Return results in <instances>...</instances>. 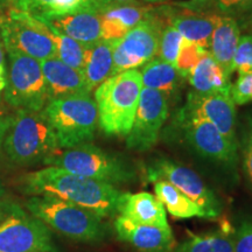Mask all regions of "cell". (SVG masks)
Listing matches in <instances>:
<instances>
[{"mask_svg": "<svg viewBox=\"0 0 252 252\" xmlns=\"http://www.w3.org/2000/svg\"><path fill=\"white\" fill-rule=\"evenodd\" d=\"M21 188L32 196L52 195L62 198L86 208L102 219L118 214V202L122 195L115 186L52 166L21 176Z\"/></svg>", "mask_w": 252, "mask_h": 252, "instance_id": "cell-1", "label": "cell"}, {"mask_svg": "<svg viewBox=\"0 0 252 252\" xmlns=\"http://www.w3.org/2000/svg\"><path fill=\"white\" fill-rule=\"evenodd\" d=\"M141 74L131 69L112 75L94 91L98 124L104 133L126 137L130 132L143 90Z\"/></svg>", "mask_w": 252, "mask_h": 252, "instance_id": "cell-2", "label": "cell"}, {"mask_svg": "<svg viewBox=\"0 0 252 252\" xmlns=\"http://www.w3.org/2000/svg\"><path fill=\"white\" fill-rule=\"evenodd\" d=\"M2 150L9 161L28 166L43 162L60 150L58 138L43 110H18L12 116Z\"/></svg>", "mask_w": 252, "mask_h": 252, "instance_id": "cell-3", "label": "cell"}, {"mask_svg": "<svg viewBox=\"0 0 252 252\" xmlns=\"http://www.w3.org/2000/svg\"><path fill=\"white\" fill-rule=\"evenodd\" d=\"M43 163L112 186L126 184L135 178L133 167L125 159L89 143L71 149H60Z\"/></svg>", "mask_w": 252, "mask_h": 252, "instance_id": "cell-4", "label": "cell"}, {"mask_svg": "<svg viewBox=\"0 0 252 252\" xmlns=\"http://www.w3.org/2000/svg\"><path fill=\"white\" fill-rule=\"evenodd\" d=\"M26 208L48 228L75 241H98L104 236L103 219L90 210L52 195H34Z\"/></svg>", "mask_w": 252, "mask_h": 252, "instance_id": "cell-5", "label": "cell"}, {"mask_svg": "<svg viewBox=\"0 0 252 252\" xmlns=\"http://www.w3.org/2000/svg\"><path fill=\"white\" fill-rule=\"evenodd\" d=\"M43 112L55 132L60 149H71L94 139L98 124V110L90 94L49 100Z\"/></svg>", "mask_w": 252, "mask_h": 252, "instance_id": "cell-6", "label": "cell"}, {"mask_svg": "<svg viewBox=\"0 0 252 252\" xmlns=\"http://www.w3.org/2000/svg\"><path fill=\"white\" fill-rule=\"evenodd\" d=\"M5 49L9 63L5 100L17 110H43L48 96L40 61L15 49Z\"/></svg>", "mask_w": 252, "mask_h": 252, "instance_id": "cell-7", "label": "cell"}, {"mask_svg": "<svg viewBox=\"0 0 252 252\" xmlns=\"http://www.w3.org/2000/svg\"><path fill=\"white\" fill-rule=\"evenodd\" d=\"M0 252H58L50 229L17 206L0 210Z\"/></svg>", "mask_w": 252, "mask_h": 252, "instance_id": "cell-8", "label": "cell"}, {"mask_svg": "<svg viewBox=\"0 0 252 252\" xmlns=\"http://www.w3.org/2000/svg\"><path fill=\"white\" fill-rule=\"evenodd\" d=\"M0 34L5 48L15 49L37 61L56 58L52 32L26 12L12 8L0 17Z\"/></svg>", "mask_w": 252, "mask_h": 252, "instance_id": "cell-9", "label": "cell"}, {"mask_svg": "<svg viewBox=\"0 0 252 252\" xmlns=\"http://www.w3.org/2000/svg\"><path fill=\"white\" fill-rule=\"evenodd\" d=\"M161 32V24L156 18H147L128 31L123 39L112 41V75L152 61L158 54Z\"/></svg>", "mask_w": 252, "mask_h": 252, "instance_id": "cell-10", "label": "cell"}, {"mask_svg": "<svg viewBox=\"0 0 252 252\" xmlns=\"http://www.w3.org/2000/svg\"><path fill=\"white\" fill-rule=\"evenodd\" d=\"M147 176L152 182L165 180L174 186L202 208L207 219H216L220 216V204L216 195L193 169L171 160L158 159L149 166Z\"/></svg>", "mask_w": 252, "mask_h": 252, "instance_id": "cell-11", "label": "cell"}, {"mask_svg": "<svg viewBox=\"0 0 252 252\" xmlns=\"http://www.w3.org/2000/svg\"><path fill=\"white\" fill-rule=\"evenodd\" d=\"M168 116V102L165 94L143 88L133 124L126 135V146L132 151L145 152L157 144L161 127Z\"/></svg>", "mask_w": 252, "mask_h": 252, "instance_id": "cell-12", "label": "cell"}, {"mask_svg": "<svg viewBox=\"0 0 252 252\" xmlns=\"http://www.w3.org/2000/svg\"><path fill=\"white\" fill-rule=\"evenodd\" d=\"M185 140L204 159L220 165L234 166L237 162V141L224 137L210 123L202 119L179 117Z\"/></svg>", "mask_w": 252, "mask_h": 252, "instance_id": "cell-13", "label": "cell"}, {"mask_svg": "<svg viewBox=\"0 0 252 252\" xmlns=\"http://www.w3.org/2000/svg\"><path fill=\"white\" fill-rule=\"evenodd\" d=\"M179 117L202 119L213 124L228 139L236 141V104L230 93L197 94L193 91L188 94Z\"/></svg>", "mask_w": 252, "mask_h": 252, "instance_id": "cell-14", "label": "cell"}, {"mask_svg": "<svg viewBox=\"0 0 252 252\" xmlns=\"http://www.w3.org/2000/svg\"><path fill=\"white\" fill-rule=\"evenodd\" d=\"M118 238L138 252H173L175 239L171 226L138 224L118 216L115 220Z\"/></svg>", "mask_w": 252, "mask_h": 252, "instance_id": "cell-15", "label": "cell"}, {"mask_svg": "<svg viewBox=\"0 0 252 252\" xmlns=\"http://www.w3.org/2000/svg\"><path fill=\"white\" fill-rule=\"evenodd\" d=\"M39 20L50 30L71 37L83 45H94L102 40V26L98 12L80 11L75 13L40 18Z\"/></svg>", "mask_w": 252, "mask_h": 252, "instance_id": "cell-16", "label": "cell"}, {"mask_svg": "<svg viewBox=\"0 0 252 252\" xmlns=\"http://www.w3.org/2000/svg\"><path fill=\"white\" fill-rule=\"evenodd\" d=\"M40 63L45 77L48 102L75 94H90L81 70L69 67L58 58L43 60Z\"/></svg>", "mask_w": 252, "mask_h": 252, "instance_id": "cell-17", "label": "cell"}, {"mask_svg": "<svg viewBox=\"0 0 252 252\" xmlns=\"http://www.w3.org/2000/svg\"><path fill=\"white\" fill-rule=\"evenodd\" d=\"M118 214L138 224L168 226L165 207L156 195L147 191L122 193L118 202Z\"/></svg>", "mask_w": 252, "mask_h": 252, "instance_id": "cell-18", "label": "cell"}, {"mask_svg": "<svg viewBox=\"0 0 252 252\" xmlns=\"http://www.w3.org/2000/svg\"><path fill=\"white\" fill-rule=\"evenodd\" d=\"M241 36V28L236 19L220 14L213 32L209 52L228 76L234 72V58Z\"/></svg>", "mask_w": 252, "mask_h": 252, "instance_id": "cell-19", "label": "cell"}, {"mask_svg": "<svg viewBox=\"0 0 252 252\" xmlns=\"http://www.w3.org/2000/svg\"><path fill=\"white\" fill-rule=\"evenodd\" d=\"M220 13H197L185 12L172 18L171 24L180 32L185 40L196 43L201 48L209 50L213 32L215 30Z\"/></svg>", "mask_w": 252, "mask_h": 252, "instance_id": "cell-20", "label": "cell"}, {"mask_svg": "<svg viewBox=\"0 0 252 252\" xmlns=\"http://www.w3.org/2000/svg\"><path fill=\"white\" fill-rule=\"evenodd\" d=\"M187 78L197 94L230 93L231 90L230 76L220 68L209 50L204 52L203 56Z\"/></svg>", "mask_w": 252, "mask_h": 252, "instance_id": "cell-21", "label": "cell"}, {"mask_svg": "<svg viewBox=\"0 0 252 252\" xmlns=\"http://www.w3.org/2000/svg\"><path fill=\"white\" fill-rule=\"evenodd\" d=\"M112 71L113 56L111 41L99 40L98 42L88 46L86 63L82 72L89 93H93L103 82L111 77Z\"/></svg>", "mask_w": 252, "mask_h": 252, "instance_id": "cell-22", "label": "cell"}, {"mask_svg": "<svg viewBox=\"0 0 252 252\" xmlns=\"http://www.w3.org/2000/svg\"><path fill=\"white\" fill-rule=\"evenodd\" d=\"M7 2L37 19L80 11L97 12L91 0H7Z\"/></svg>", "mask_w": 252, "mask_h": 252, "instance_id": "cell-23", "label": "cell"}, {"mask_svg": "<svg viewBox=\"0 0 252 252\" xmlns=\"http://www.w3.org/2000/svg\"><path fill=\"white\" fill-rule=\"evenodd\" d=\"M156 196L174 219L187 220L193 217L207 219L206 213L193 200L186 196L178 188L165 180L154 182Z\"/></svg>", "mask_w": 252, "mask_h": 252, "instance_id": "cell-24", "label": "cell"}, {"mask_svg": "<svg viewBox=\"0 0 252 252\" xmlns=\"http://www.w3.org/2000/svg\"><path fill=\"white\" fill-rule=\"evenodd\" d=\"M140 74L144 88L159 91L166 97L172 94L180 86L181 75L174 65L161 59H153L146 63Z\"/></svg>", "mask_w": 252, "mask_h": 252, "instance_id": "cell-25", "label": "cell"}, {"mask_svg": "<svg viewBox=\"0 0 252 252\" xmlns=\"http://www.w3.org/2000/svg\"><path fill=\"white\" fill-rule=\"evenodd\" d=\"M175 252H235L234 232L228 230L203 235L189 232L187 239L176 248Z\"/></svg>", "mask_w": 252, "mask_h": 252, "instance_id": "cell-26", "label": "cell"}, {"mask_svg": "<svg viewBox=\"0 0 252 252\" xmlns=\"http://www.w3.org/2000/svg\"><path fill=\"white\" fill-rule=\"evenodd\" d=\"M150 11L151 7H147V6H139L127 2V4L109 6L98 13L100 18L112 21L127 33L141 21L149 18Z\"/></svg>", "mask_w": 252, "mask_h": 252, "instance_id": "cell-27", "label": "cell"}, {"mask_svg": "<svg viewBox=\"0 0 252 252\" xmlns=\"http://www.w3.org/2000/svg\"><path fill=\"white\" fill-rule=\"evenodd\" d=\"M50 32H52V37L55 42L56 58L68 64L69 67L83 71L88 46L71 39V37L60 34L54 30H50Z\"/></svg>", "mask_w": 252, "mask_h": 252, "instance_id": "cell-28", "label": "cell"}, {"mask_svg": "<svg viewBox=\"0 0 252 252\" xmlns=\"http://www.w3.org/2000/svg\"><path fill=\"white\" fill-rule=\"evenodd\" d=\"M184 41V36L181 35L180 32L176 30L172 24L162 28L157 54L159 56L158 59H161L162 61L174 65Z\"/></svg>", "mask_w": 252, "mask_h": 252, "instance_id": "cell-29", "label": "cell"}, {"mask_svg": "<svg viewBox=\"0 0 252 252\" xmlns=\"http://www.w3.org/2000/svg\"><path fill=\"white\" fill-rule=\"evenodd\" d=\"M206 49L201 48L196 43L185 40L179 53L174 67L178 70L181 77H188L191 70L195 68L201 58H202Z\"/></svg>", "mask_w": 252, "mask_h": 252, "instance_id": "cell-30", "label": "cell"}, {"mask_svg": "<svg viewBox=\"0 0 252 252\" xmlns=\"http://www.w3.org/2000/svg\"><path fill=\"white\" fill-rule=\"evenodd\" d=\"M234 71L238 75L252 71V34H245L239 39L234 58Z\"/></svg>", "mask_w": 252, "mask_h": 252, "instance_id": "cell-31", "label": "cell"}, {"mask_svg": "<svg viewBox=\"0 0 252 252\" xmlns=\"http://www.w3.org/2000/svg\"><path fill=\"white\" fill-rule=\"evenodd\" d=\"M235 252H252V215L242 217L234 231Z\"/></svg>", "mask_w": 252, "mask_h": 252, "instance_id": "cell-32", "label": "cell"}, {"mask_svg": "<svg viewBox=\"0 0 252 252\" xmlns=\"http://www.w3.org/2000/svg\"><path fill=\"white\" fill-rule=\"evenodd\" d=\"M230 94L236 105H245L252 102V71L238 75L236 83L231 86Z\"/></svg>", "mask_w": 252, "mask_h": 252, "instance_id": "cell-33", "label": "cell"}, {"mask_svg": "<svg viewBox=\"0 0 252 252\" xmlns=\"http://www.w3.org/2000/svg\"><path fill=\"white\" fill-rule=\"evenodd\" d=\"M217 13L223 15H241L252 12V0H213Z\"/></svg>", "mask_w": 252, "mask_h": 252, "instance_id": "cell-34", "label": "cell"}, {"mask_svg": "<svg viewBox=\"0 0 252 252\" xmlns=\"http://www.w3.org/2000/svg\"><path fill=\"white\" fill-rule=\"evenodd\" d=\"M243 159H244V168L245 172L250 179L252 184V140L248 137L245 140L244 149H243Z\"/></svg>", "mask_w": 252, "mask_h": 252, "instance_id": "cell-35", "label": "cell"}, {"mask_svg": "<svg viewBox=\"0 0 252 252\" xmlns=\"http://www.w3.org/2000/svg\"><path fill=\"white\" fill-rule=\"evenodd\" d=\"M91 1L94 2L97 12H100L102 9L109 7V6L127 4V2H132L133 0H91Z\"/></svg>", "mask_w": 252, "mask_h": 252, "instance_id": "cell-36", "label": "cell"}, {"mask_svg": "<svg viewBox=\"0 0 252 252\" xmlns=\"http://www.w3.org/2000/svg\"><path fill=\"white\" fill-rule=\"evenodd\" d=\"M11 121L12 116H4L2 113H0V151L2 150V143H4L6 132L8 130Z\"/></svg>", "mask_w": 252, "mask_h": 252, "instance_id": "cell-37", "label": "cell"}, {"mask_svg": "<svg viewBox=\"0 0 252 252\" xmlns=\"http://www.w3.org/2000/svg\"><path fill=\"white\" fill-rule=\"evenodd\" d=\"M6 83H7V75H6V68L0 67V97L1 93L5 90Z\"/></svg>", "mask_w": 252, "mask_h": 252, "instance_id": "cell-38", "label": "cell"}, {"mask_svg": "<svg viewBox=\"0 0 252 252\" xmlns=\"http://www.w3.org/2000/svg\"><path fill=\"white\" fill-rule=\"evenodd\" d=\"M0 67L6 68L5 67V47L1 39V34H0Z\"/></svg>", "mask_w": 252, "mask_h": 252, "instance_id": "cell-39", "label": "cell"}, {"mask_svg": "<svg viewBox=\"0 0 252 252\" xmlns=\"http://www.w3.org/2000/svg\"><path fill=\"white\" fill-rule=\"evenodd\" d=\"M249 128H250V131H249V138L252 140V118H250V121H249Z\"/></svg>", "mask_w": 252, "mask_h": 252, "instance_id": "cell-40", "label": "cell"}, {"mask_svg": "<svg viewBox=\"0 0 252 252\" xmlns=\"http://www.w3.org/2000/svg\"><path fill=\"white\" fill-rule=\"evenodd\" d=\"M249 24H250V26L252 28V12L249 13Z\"/></svg>", "mask_w": 252, "mask_h": 252, "instance_id": "cell-41", "label": "cell"}, {"mask_svg": "<svg viewBox=\"0 0 252 252\" xmlns=\"http://www.w3.org/2000/svg\"><path fill=\"white\" fill-rule=\"evenodd\" d=\"M194 1H195V2H197V1H198V2H202V1H204V0H194Z\"/></svg>", "mask_w": 252, "mask_h": 252, "instance_id": "cell-42", "label": "cell"}, {"mask_svg": "<svg viewBox=\"0 0 252 252\" xmlns=\"http://www.w3.org/2000/svg\"><path fill=\"white\" fill-rule=\"evenodd\" d=\"M0 2H4V4H6V2H7V0H0Z\"/></svg>", "mask_w": 252, "mask_h": 252, "instance_id": "cell-43", "label": "cell"}, {"mask_svg": "<svg viewBox=\"0 0 252 252\" xmlns=\"http://www.w3.org/2000/svg\"><path fill=\"white\" fill-rule=\"evenodd\" d=\"M5 4H4V2H0V9H1V7H2V6H4Z\"/></svg>", "mask_w": 252, "mask_h": 252, "instance_id": "cell-44", "label": "cell"}, {"mask_svg": "<svg viewBox=\"0 0 252 252\" xmlns=\"http://www.w3.org/2000/svg\"><path fill=\"white\" fill-rule=\"evenodd\" d=\"M0 98H1V97H0Z\"/></svg>", "mask_w": 252, "mask_h": 252, "instance_id": "cell-45", "label": "cell"}]
</instances>
